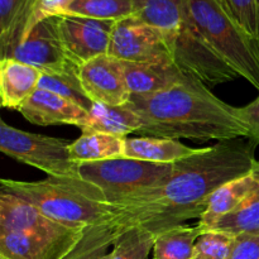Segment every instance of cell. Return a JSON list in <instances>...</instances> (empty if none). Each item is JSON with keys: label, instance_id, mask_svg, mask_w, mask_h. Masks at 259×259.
I'll list each match as a JSON object with an SVG mask.
<instances>
[{"label": "cell", "instance_id": "44dd1931", "mask_svg": "<svg viewBox=\"0 0 259 259\" xmlns=\"http://www.w3.org/2000/svg\"><path fill=\"white\" fill-rule=\"evenodd\" d=\"M199 224L179 225L156 235L154 259H192L197 238L202 234Z\"/></svg>", "mask_w": 259, "mask_h": 259}, {"label": "cell", "instance_id": "4316f807", "mask_svg": "<svg viewBox=\"0 0 259 259\" xmlns=\"http://www.w3.org/2000/svg\"><path fill=\"white\" fill-rule=\"evenodd\" d=\"M228 17L259 42V4L257 0H214Z\"/></svg>", "mask_w": 259, "mask_h": 259}, {"label": "cell", "instance_id": "d4e9b609", "mask_svg": "<svg viewBox=\"0 0 259 259\" xmlns=\"http://www.w3.org/2000/svg\"><path fill=\"white\" fill-rule=\"evenodd\" d=\"M156 235L141 227L116 232L110 259H148Z\"/></svg>", "mask_w": 259, "mask_h": 259}, {"label": "cell", "instance_id": "30bf717a", "mask_svg": "<svg viewBox=\"0 0 259 259\" xmlns=\"http://www.w3.org/2000/svg\"><path fill=\"white\" fill-rule=\"evenodd\" d=\"M114 20L77 15H57V28L68 60L77 67L99 56L108 55Z\"/></svg>", "mask_w": 259, "mask_h": 259}, {"label": "cell", "instance_id": "3957f363", "mask_svg": "<svg viewBox=\"0 0 259 259\" xmlns=\"http://www.w3.org/2000/svg\"><path fill=\"white\" fill-rule=\"evenodd\" d=\"M0 190L29 202L53 222L71 229L105 224L115 217L103 192L80 177L47 176L40 181L3 179Z\"/></svg>", "mask_w": 259, "mask_h": 259}, {"label": "cell", "instance_id": "5bb4252c", "mask_svg": "<svg viewBox=\"0 0 259 259\" xmlns=\"http://www.w3.org/2000/svg\"><path fill=\"white\" fill-rule=\"evenodd\" d=\"M124 75L132 95H149L177 82L186 72L174 60L124 62Z\"/></svg>", "mask_w": 259, "mask_h": 259}, {"label": "cell", "instance_id": "484cf974", "mask_svg": "<svg viewBox=\"0 0 259 259\" xmlns=\"http://www.w3.org/2000/svg\"><path fill=\"white\" fill-rule=\"evenodd\" d=\"M38 89H45V90L58 94V95L76 103L77 105L82 106L88 111H90L94 105L93 101L83 93L82 86H81L80 82V77H78V72L68 73V75H48V73H42Z\"/></svg>", "mask_w": 259, "mask_h": 259}, {"label": "cell", "instance_id": "8fae6325", "mask_svg": "<svg viewBox=\"0 0 259 259\" xmlns=\"http://www.w3.org/2000/svg\"><path fill=\"white\" fill-rule=\"evenodd\" d=\"M83 93L93 103L121 106L131 100L121 61L110 55L99 56L83 63L78 70Z\"/></svg>", "mask_w": 259, "mask_h": 259}, {"label": "cell", "instance_id": "ac0fdd59", "mask_svg": "<svg viewBox=\"0 0 259 259\" xmlns=\"http://www.w3.org/2000/svg\"><path fill=\"white\" fill-rule=\"evenodd\" d=\"M37 0H0V60L9 58L29 30Z\"/></svg>", "mask_w": 259, "mask_h": 259}, {"label": "cell", "instance_id": "603a6c76", "mask_svg": "<svg viewBox=\"0 0 259 259\" xmlns=\"http://www.w3.org/2000/svg\"><path fill=\"white\" fill-rule=\"evenodd\" d=\"M60 15L119 22L134 17V5L133 0H72Z\"/></svg>", "mask_w": 259, "mask_h": 259}, {"label": "cell", "instance_id": "4fadbf2b", "mask_svg": "<svg viewBox=\"0 0 259 259\" xmlns=\"http://www.w3.org/2000/svg\"><path fill=\"white\" fill-rule=\"evenodd\" d=\"M42 72L14 58L0 60V98L4 108L18 110L39 86Z\"/></svg>", "mask_w": 259, "mask_h": 259}, {"label": "cell", "instance_id": "4dcf8cb0", "mask_svg": "<svg viewBox=\"0 0 259 259\" xmlns=\"http://www.w3.org/2000/svg\"><path fill=\"white\" fill-rule=\"evenodd\" d=\"M239 114L248 129L247 138L252 139L259 146V95L252 103L239 108Z\"/></svg>", "mask_w": 259, "mask_h": 259}, {"label": "cell", "instance_id": "7a4b0ae2", "mask_svg": "<svg viewBox=\"0 0 259 259\" xmlns=\"http://www.w3.org/2000/svg\"><path fill=\"white\" fill-rule=\"evenodd\" d=\"M129 105L138 113L137 134L195 142L247 138L239 108L218 98L207 85L185 73L177 82L149 95H132Z\"/></svg>", "mask_w": 259, "mask_h": 259}, {"label": "cell", "instance_id": "1f68e13d", "mask_svg": "<svg viewBox=\"0 0 259 259\" xmlns=\"http://www.w3.org/2000/svg\"><path fill=\"white\" fill-rule=\"evenodd\" d=\"M257 2H258V4H259V0H257Z\"/></svg>", "mask_w": 259, "mask_h": 259}, {"label": "cell", "instance_id": "ba28073f", "mask_svg": "<svg viewBox=\"0 0 259 259\" xmlns=\"http://www.w3.org/2000/svg\"><path fill=\"white\" fill-rule=\"evenodd\" d=\"M85 229H71L58 224L29 202L0 190V232L32 235L53 242H77Z\"/></svg>", "mask_w": 259, "mask_h": 259}, {"label": "cell", "instance_id": "2e32d148", "mask_svg": "<svg viewBox=\"0 0 259 259\" xmlns=\"http://www.w3.org/2000/svg\"><path fill=\"white\" fill-rule=\"evenodd\" d=\"M77 242H53L32 235L0 232V258L63 259Z\"/></svg>", "mask_w": 259, "mask_h": 259}, {"label": "cell", "instance_id": "9a60e30c", "mask_svg": "<svg viewBox=\"0 0 259 259\" xmlns=\"http://www.w3.org/2000/svg\"><path fill=\"white\" fill-rule=\"evenodd\" d=\"M259 189V163L254 168L243 176L228 181L220 186L209 200L206 210L200 217L199 223L202 232L225 215L237 209L247 197Z\"/></svg>", "mask_w": 259, "mask_h": 259}, {"label": "cell", "instance_id": "277c9868", "mask_svg": "<svg viewBox=\"0 0 259 259\" xmlns=\"http://www.w3.org/2000/svg\"><path fill=\"white\" fill-rule=\"evenodd\" d=\"M187 17L207 45L259 90V42L238 27L214 0H182Z\"/></svg>", "mask_w": 259, "mask_h": 259}, {"label": "cell", "instance_id": "f546056e", "mask_svg": "<svg viewBox=\"0 0 259 259\" xmlns=\"http://www.w3.org/2000/svg\"><path fill=\"white\" fill-rule=\"evenodd\" d=\"M72 0H37L34 12H33L32 20H30L29 30L33 25L37 24L40 20L50 17H57L62 13V10L67 7ZM28 30V32H29ZM28 34V33H27Z\"/></svg>", "mask_w": 259, "mask_h": 259}, {"label": "cell", "instance_id": "6da1fadb", "mask_svg": "<svg viewBox=\"0 0 259 259\" xmlns=\"http://www.w3.org/2000/svg\"><path fill=\"white\" fill-rule=\"evenodd\" d=\"M257 147L249 138H235L199 149L194 156L175 162L161 185L116 205L110 223L116 232L141 227L158 235L190 219H200L220 186L259 163Z\"/></svg>", "mask_w": 259, "mask_h": 259}, {"label": "cell", "instance_id": "83f0119b", "mask_svg": "<svg viewBox=\"0 0 259 259\" xmlns=\"http://www.w3.org/2000/svg\"><path fill=\"white\" fill-rule=\"evenodd\" d=\"M235 237L220 230H204L197 238L192 259H227Z\"/></svg>", "mask_w": 259, "mask_h": 259}, {"label": "cell", "instance_id": "5b68a950", "mask_svg": "<svg viewBox=\"0 0 259 259\" xmlns=\"http://www.w3.org/2000/svg\"><path fill=\"white\" fill-rule=\"evenodd\" d=\"M172 164L119 157L80 163L78 176L98 187L114 209L124 200L161 185L171 175Z\"/></svg>", "mask_w": 259, "mask_h": 259}, {"label": "cell", "instance_id": "52a82bcc", "mask_svg": "<svg viewBox=\"0 0 259 259\" xmlns=\"http://www.w3.org/2000/svg\"><path fill=\"white\" fill-rule=\"evenodd\" d=\"M9 58L34 66L48 75H68L80 70L66 56L58 34L57 17L46 18L33 25Z\"/></svg>", "mask_w": 259, "mask_h": 259}, {"label": "cell", "instance_id": "d6986e66", "mask_svg": "<svg viewBox=\"0 0 259 259\" xmlns=\"http://www.w3.org/2000/svg\"><path fill=\"white\" fill-rule=\"evenodd\" d=\"M197 152L199 149L185 146L176 139L139 137L125 139L123 157L151 163L172 164L181 159L189 158Z\"/></svg>", "mask_w": 259, "mask_h": 259}, {"label": "cell", "instance_id": "e0dca14e", "mask_svg": "<svg viewBox=\"0 0 259 259\" xmlns=\"http://www.w3.org/2000/svg\"><path fill=\"white\" fill-rule=\"evenodd\" d=\"M141 126V116L129 104L111 106L94 103L80 129L82 133H105L126 138L128 134L137 133Z\"/></svg>", "mask_w": 259, "mask_h": 259}, {"label": "cell", "instance_id": "f1b7e54d", "mask_svg": "<svg viewBox=\"0 0 259 259\" xmlns=\"http://www.w3.org/2000/svg\"><path fill=\"white\" fill-rule=\"evenodd\" d=\"M227 259H259V234L237 235Z\"/></svg>", "mask_w": 259, "mask_h": 259}, {"label": "cell", "instance_id": "d6a6232c", "mask_svg": "<svg viewBox=\"0 0 259 259\" xmlns=\"http://www.w3.org/2000/svg\"><path fill=\"white\" fill-rule=\"evenodd\" d=\"M0 259H3V258H0Z\"/></svg>", "mask_w": 259, "mask_h": 259}, {"label": "cell", "instance_id": "7402d4cb", "mask_svg": "<svg viewBox=\"0 0 259 259\" xmlns=\"http://www.w3.org/2000/svg\"><path fill=\"white\" fill-rule=\"evenodd\" d=\"M116 229L110 222L93 225L83 230L77 244L63 259H110V247L114 245Z\"/></svg>", "mask_w": 259, "mask_h": 259}, {"label": "cell", "instance_id": "7c38bea8", "mask_svg": "<svg viewBox=\"0 0 259 259\" xmlns=\"http://www.w3.org/2000/svg\"><path fill=\"white\" fill-rule=\"evenodd\" d=\"M19 113L35 125H75L77 128L85 124L89 115L82 106L45 89H37L19 109Z\"/></svg>", "mask_w": 259, "mask_h": 259}, {"label": "cell", "instance_id": "cb8c5ba5", "mask_svg": "<svg viewBox=\"0 0 259 259\" xmlns=\"http://www.w3.org/2000/svg\"><path fill=\"white\" fill-rule=\"evenodd\" d=\"M206 230H220L229 234H259V189L230 214L218 220Z\"/></svg>", "mask_w": 259, "mask_h": 259}, {"label": "cell", "instance_id": "9c48e42d", "mask_svg": "<svg viewBox=\"0 0 259 259\" xmlns=\"http://www.w3.org/2000/svg\"><path fill=\"white\" fill-rule=\"evenodd\" d=\"M108 55L124 62L174 60L166 35L136 17L115 23Z\"/></svg>", "mask_w": 259, "mask_h": 259}, {"label": "cell", "instance_id": "ffe728a7", "mask_svg": "<svg viewBox=\"0 0 259 259\" xmlns=\"http://www.w3.org/2000/svg\"><path fill=\"white\" fill-rule=\"evenodd\" d=\"M125 139L105 133H82L71 143V158L78 164L119 158L124 154Z\"/></svg>", "mask_w": 259, "mask_h": 259}, {"label": "cell", "instance_id": "8992f818", "mask_svg": "<svg viewBox=\"0 0 259 259\" xmlns=\"http://www.w3.org/2000/svg\"><path fill=\"white\" fill-rule=\"evenodd\" d=\"M66 139L29 133L0 120V151L5 156L35 167L52 177H80Z\"/></svg>", "mask_w": 259, "mask_h": 259}]
</instances>
